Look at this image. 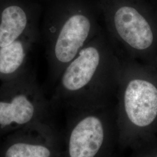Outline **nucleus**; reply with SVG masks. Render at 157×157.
I'll use <instances>...</instances> for the list:
<instances>
[{"label": "nucleus", "mask_w": 157, "mask_h": 157, "mask_svg": "<svg viewBox=\"0 0 157 157\" xmlns=\"http://www.w3.org/2000/svg\"><path fill=\"white\" fill-rule=\"evenodd\" d=\"M122 65L121 56L102 29L62 71L54 101L73 106L100 101L118 86Z\"/></svg>", "instance_id": "nucleus-1"}, {"label": "nucleus", "mask_w": 157, "mask_h": 157, "mask_svg": "<svg viewBox=\"0 0 157 157\" xmlns=\"http://www.w3.org/2000/svg\"><path fill=\"white\" fill-rule=\"evenodd\" d=\"M101 30L91 11L79 4L63 6L45 19L40 32L52 82L56 83L63 69Z\"/></svg>", "instance_id": "nucleus-2"}, {"label": "nucleus", "mask_w": 157, "mask_h": 157, "mask_svg": "<svg viewBox=\"0 0 157 157\" xmlns=\"http://www.w3.org/2000/svg\"><path fill=\"white\" fill-rule=\"evenodd\" d=\"M49 104L37 80L27 67L15 78L0 85V137L44 122Z\"/></svg>", "instance_id": "nucleus-3"}, {"label": "nucleus", "mask_w": 157, "mask_h": 157, "mask_svg": "<svg viewBox=\"0 0 157 157\" xmlns=\"http://www.w3.org/2000/svg\"><path fill=\"white\" fill-rule=\"evenodd\" d=\"M108 2L104 8L105 33L121 59L136 61L155 43L152 25L132 0Z\"/></svg>", "instance_id": "nucleus-4"}, {"label": "nucleus", "mask_w": 157, "mask_h": 157, "mask_svg": "<svg viewBox=\"0 0 157 157\" xmlns=\"http://www.w3.org/2000/svg\"><path fill=\"white\" fill-rule=\"evenodd\" d=\"M122 65L118 86L121 105L132 124L145 127L157 117V87L144 78L138 63L122 59Z\"/></svg>", "instance_id": "nucleus-5"}, {"label": "nucleus", "mask_w": 157, "mask_h": 157, "mask_svg": "<svg viewBox=\"0 0 157 157\" xmlns=\"http://www.w3.org/2000/svg\"><path fill=\"white\" fill-rule=\"evenodd\" d=\"M44 122L17 130L6 136L0 157H58Z\"/></svg>", "instance_id": "nucleus-6"}, {"label": "nucleus", "mask_w": 157, "mask_h": 157, "mask_svg": "<svg viewBox=\"0 0 157 157\" xmlns=\"http://www.w3.org/2000/svg\"><path fill=\"white\" fill-rule=\"evenodd\" d=\"M104 137L101 119L95 115L84 117L69 132L67 157H95L102 145Z\"/></svg>", "instance_id": "nucleus-7"}, {"label": "nucleus", "mask_w": 157, "mask_h": 157, "mask_svg": "<svg viewBox=\"0 0 157 157\" xmlns=\"http://www.w3.org/2000/svg\"><path fill=\"white\" fill-rule=\"evenodd\" d=\"M41 40L40 30L22 36L11 44L0 48V82L15 78L28 67V56Z\"/></svg>", "instance_id": "nucleus-8"}, {"label": "nucleus", "mask_w": 157, "mask_h": 157, "mask_svg": "<svg viewBox=\"0 0 157 157\" xmlns=\"http://www.w3.org/2000/svg\"><path fill=\"white\" fill-rule=\"evenodd\" d=\"M36 30L37 20L23 6L10 3L0 8V48Z\"/></svg>", "instance_id": "nucleus-9"}]
</instances>
